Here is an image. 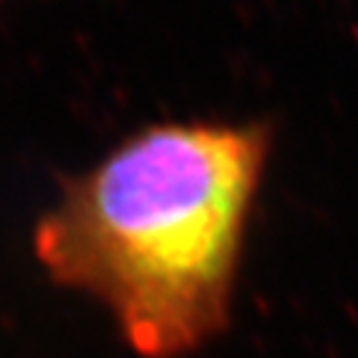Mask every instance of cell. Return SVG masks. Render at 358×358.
<instances>
[{"instance_id":"obj_1","label":"cell","mask_w":358,"mask_h":358,"mask_svg":"<svg viewBox=\"0 0 358 358\" xmlns=\"http://www.w3.org/2000/svg\"><path fill=\"white\" fill-rule=\"evenodd\" d=\"M268 142L257 122L132 134L35 222V262L100 303L140 358L192 356L229 324Z\"/></svg>"}]
</instances>
